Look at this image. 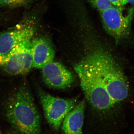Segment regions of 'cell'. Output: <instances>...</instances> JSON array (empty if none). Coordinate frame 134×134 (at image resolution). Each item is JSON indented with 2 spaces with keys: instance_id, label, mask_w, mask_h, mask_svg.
I'll use <instances>...</instances> for the list:
<instances>
[{
  "instance_id": "9",
  "label": "cell",
  "mask_w": 134,
  "mask_h": 134,
  "mask_svg": "<svg viewBox=\"0 0 134 134\" xmlns=\"http://www.w3.org/2000/svg\"><path fill=\"white\" fill-rule=\"evenodd\" d=\"M32 68L42 69L53 61L55 52L50 40L45 37L32 38L31 41Z\"/></svg>"
},
{
  "instance_id": "11",
  "label": "cell",
  "mask_w": 134,
  "mask_h": 134,
  "mask_svg": "<svg viewBox=\"0 0 134 134\" xmlns=\"http://www.w3.org/2000/svg\"><path fill=\"white\" fill-rule=\"evenodd\" d=\"M35 0H0V7H27Z\"/></svg>"
},
{
  "instance_id": "3",
  "label": "cell",
  "mask_w": 134,
  "mask_h": 134,
  "mask_svg": "<svg viewBox=\"0 0 134 134\" xmlns=\"http://www.w3.org/2000/svg\"><path fill=\"white\" fill-rule=\"evenodd\" d=\"M74 70L80 79L85 96L93 107L100 111L113 107L115 103L108 94L98 72L90 62L85 58L75 65Z\"/></svg>"
},
{
  "instance_id": "6",
  "label": "cell",
  "mask_w": 134,
  "mask_h": 134,
  "mask_svg": "<svg viewBox=\"0 0 134 134\" xmlns=\"http://www.w3.org/2000/svg\"><path fill=\"white\" fill-rule=\"evenodd\" d=\"M39 96L46 119L53 129L58 130L66 115L76 104L77 99L56 97L41 90Z\"/></svg>"
},
{
  "instance_id": "5",
  "label": "cell",
  "mask_w": 134,
  "mask_h": 134,
  "mask_svg": "<svg viewBox=\"0 0 134 134\" xmlns=\"http://www.w3.org/2000/svg\"><path fill=\"white\" fill-rule=\"evenodd\" d=\"M31 40L23 41L7 54L0 56V67L8 74L25 75L32 68Z\"/></svg>"
},
{
  "instance_id": "13",
  "label": "cell",
  "mask_w": 134,
  "mask_h": 134,
  "mask_svg": "<svg viewBox=\"0 0 134 134\" xmlns=\"http://www.w3.org/2000/svg\"><path fill=\"white\" fill-rule=\"evenodd\" d=\"M113 5L115 6H124L126 5L124 0H110Z\"/></svg>"
},
{
  "instance_id": "10",
  "label": "cell",
  "mask_w": 134,
  "mask_h": 134,
  "mask_svg": "<svg viewBox=\"0 0 134 134\" xmlns=\"http://www.w3.org/2000/svg\"><path fill=\"white\" fill-rule=\"evenodd\" d=\"M85 103L84 100L77 104L66 115L62 122L65 134H82Z\"/></svg>"
},
{
  "instance_id": "1",
  "label": "cell",
  "mask_w": 134,
  "mask_h": 134,
  "mask_svg": "<svg viewBox=\"0 0 134 134\" xmlns=\"http://www.w3.org/2000/svg\"><path fill=\"white\" fill-rule=\"evenodd\" d=\"M9 122L22 134H39L40 117L29 87L23 85L7 100L5 107Z\"/></svg>"
},
{
  "instance_id": "8",
  "label": "cell",
  "mask_w": 134,
  "mask_h": 134,
  "mask_svg": "<svg viewBox=\"0 0 134 134\" xmlns=\"http://www.w3.org/2000/svg\"><path fill=\"white\" fill-rule=\"evenodd\" d=\"M42 69L44 82L52 88L66 89L74 81L72 73L59 62H52Z\"/></svg>"
},
{
  "instance_id": "4",
  "label": "cell",
  "mask_w": 134,
  "mask_h": 134,
  "mask_svg": "<svg viewBox=\"0 0 134 134\" xmlns=\"http://www.w3.org/2000/svg\"><path fill=\"white\" fill-rule=\"evenodd\" d=\"M102 24L107 33L119 44L129 37L132 31L134 6H112L99 12Z\"/></svg>"
},
{
  "instance_id": "15",
  "label": "cell",
  "mask_w": 134,
  "mask_h": 134,
  "mask_svg": "<svg viewBox=\"0 0 134 134\" xmlns=\"http://www.w3.org/2000/svg\"><path fill=\"white\" fill-rule=\"evenodd\" d=\"M0 134H1V129H0Z\"/></svg>"
},
{
  "instance_id": "12",
  "label": "cell",
  "mask_w": 134,
  "mask_h": 134,
  "mask_svg": "<svg viewBox=\"0 0 134 134\" xmlns=\"http://www.w3.org/2000/svg\"><path fill=\"white\" fill-rule=\"evenodd\" d=\"M92 7L97 10L99 12L113 6L110 0H87Z\"/></svg>"
},
{
  "instance_id": "14",
  "label": "cell",
  "mask_w": 134,
  "mask_h": 134,
  "mask_svg": "<svg viewBox=\"0 0 134 134\" xmlns=\"http://www.w3.org/2000/svg\"><path fill=\"white\" fill-rule=\"evenodd\" d=\"M126 4L130 3V4H134V0H124Z\"/></svg>"
},
{
  "instance_id": "7",
  "label": "cell",
  "mask_w": 134,
  "mask_h": 134,
  "mask_svg": "<svg viewBox=\"0 0 134 134\" xmlns=\"http://www.w3.org/2000/svg\"><path fill=\"white\" fill-rule=\"evenodd\" d=\"M36 30L34 20L26 18L14 27L0 32V56L7 54L23 41L32 39Z\"/></svg>"
},
{
  "instance_id": "2",
  "label": "cell",
  "mask_w": 134,
  "mask_h": 134,
  "mask_svg": "<svg viewBox=\"0 0 134 134\" xmlns=\"http://www.w3.org/2000/svg\"><path fill=\"white\" fill-rule=\"evenodd\" d=\"M85 59L96 69L115 104L127 97L129 93L127 79L110 53L104 49L98 48L89 54Z\"/></svg>"
}]
</instances>
